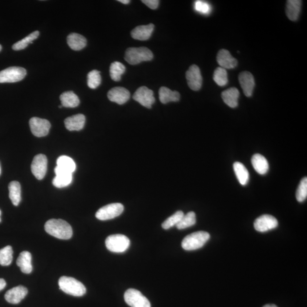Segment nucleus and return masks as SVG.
Here are the masks:
<instances>
[{"mask_svg": "<svg viewBox=\"0 0 307 307\" xmlns=\"http://www.w3.org/2000/svg\"><path fill=\"white\" fill-rule=\"evenodd\" d=\"M302 1L300 0H289L287 1L286 15L292 21H297L301 11Z\"/></svg>", "mask_w": 307, "mask_h": 307, "instance_id": "nucleus-21", "label": "nucleus"}, {"mask_svg": "<svg viewBox=\"0 0 307 307\" xmlns=\"http://www.w3.org/2000/svg\"><path fill=\"white\" fill-rule=\"evenodd\" d=\"M6 285V283L4 279L0 278V291L4 289Z\"/></svg>", "mask_w": 307, "mask_h": 307, "instance_id": "nucleus-41", "label": "nucleus"}, {"mask_svg": "<svg viewBox=\"0 0 307 307\" xmlns=\"http://www.w3.org/2000/svg\"><path fill=\"white\" fill-rule=\"evenodd\" d=\"M124 210L121 203H112L99 209L96 213V218L102 221L111 220L122 214Z\"/></svg>", "mask_w": 307, "mask_h": 307, "instance_id": "nucleus-6", "label": "nucleus"}, {"mask_svg": "<svg viewBox=\"0 0 307 307\" xmlns=\"http://www.w3.org/2000/svg\"><path fill=\"white\" fill-rule=\"evenodd\" d=\"M30 128L33 135L37 137H42L49 134L51 123L48 120L33 118L29 121Z\"/></svg>", "mask_w": 307, "mask_h": 307, "instance_id": "nucleus-9", "label": "nucleus"}, {"mask_svg": "<svg viewBox=\"0 0 307 307\" xmlns=\"http://www.w3.org/2000/svg\"><path fill=\"white\" fill-rule=\"evenodd\" d=\"M39 35L38 31H35L31 33L26 37L22 39L21 41L15 43L12 46V49L16 51H19L27 48L30 43H33V41L37 38Z\"/></svg>", "mask_w": 307, "mask_h": 307, "instance_id": "nucleus-32", "label": "nucleus"}, {"mask_svg": "<svg viewBox=\"0 0 307 307\" xmlns=\"http://www.w3.org/2000/svg\"><path fill=\"white\" fill-rule=\"evenodd\" d=\"M217 61L220 68L226 69H232L238 66V61L233 58L228 50L222 49L220 50L217 55Z\"/></svg>", "mask_w": 307, "mask_h": 307, "instance_id": "nucleus-18", "label": "nucleus"}, {"mask_svg": "<svg viewBox=\"0 0 307 307\" xmlns=\"http://www.w3.org/2000/svg\"><path fill=\"white\" fill-rule=\"evenodd\" d=\"M186 79L189 87L193 91H199L201 88L203 78L199 67L192 65L186 72Z\"/></svg>", "mask_w": 307, "mask_h": 307, "instance_id": "nucleus-13", "label": "nucleus"}, {"mask_svg": "<svg viewBox=\"0 0 307 307\" xmlns=\"http://www.w3.org/2000/svg\"><path fill=\"white\" fill-rule=\"evenodd\" d=\"M28 293V290L23 286H18L9 290L5 295V299L8 303L17 305L24 299Z\"/></svg>", "mask_w": 307, "mask_h": 307, "instance_id": "nucleus-15", "label": "nucleus"}, {"mask_svg": "<svg viewBox=\"0 0 307 307\" xmlns=\"http://www.w3.org/2000/svg\"><path fill=\"white\" fill-rule=\"evenodd\" d=\"M9 198L13 205L18 206L21 200V185L17 181H13L9 185Z\"/></svg>", "mask_w": 307, "mask_h": 307, "instance_id": "nucleus-29", "label": "nucleus"}, {"mask_svg": "<svg viewBox=\"0 0 307 307\" xmlns=\"http://www.w3.org/2000/svg\"><path fill=\"white\" fill-rule=\"evenodd\" d=\"M278 225V220L274 217L269 215L259 217L254 223V227L256 231L262 233L275 229Z\"/></svg>", "mask_w": 307, "mask_h": 307, "instance_id": "nucleus-12", "label": "nucleus"}, {"mask_svg": "<svg viewBox=\"0 0 307 307\" xmlns=\"http://www.w3.org/2000/svg\"><path fill=\"white\" fill-rule=\"evenodd\" d=\"M118 1L122 3L123 4H128L131 2L129 0H119Z\"/></svg>", "mask_w": 307, "mask_h": 307, "instance_id": "nucleus-42", "label": "nucleus"}, {"mask_svg": "<svg viewBox=\"0 0 307 307\" xmlns=\"http://www.w3.org/2000/svg\"><path fill=\"white\" fill-rule=\"evenodd\" d=\"M252 163L254 169L259 174L265 175L268 172L269 165L264 156L259 154L254 155L252 158Z\"/></svg>", "mask_w": 307, "mask_h": 307, "instance_id": "nucleus-24", "label": "nucleus"}, {"mask_svg": "<svg viewBox=\"0 0 307 307\" xmlns=\"http://www.w3.org/2000/svg\"><path fill=\"white\" fill-rule=\"evenodd\" d=\"M26 75V70L20 67H11L0 71V83L21 81Z\"/></svg>", "mask_w": 307, "mask_h": 307, "instance_id": "nucleus-7", "label": "nucleus"}, {"mask_svg": "<svg viewBox=\"0 0 307 307\" xmlns=\"http://www.w3.org/2000/svg\"><path fill=\"white\" fill-rule=\"evenodd\" d=\"M85 117L82 114L73 115L65 120V124L69 131H80L84 128Z\"/></svg>", "mask_w": 307, "mask_h": 307, "instance_id": "nucleus-19", "label": "nucleus"}, {"mask_svg": "<svg viewBox=\"0 0 307 307\" xmlns=\"http://www.w3.org/2000/svg\"><path fill=\"white\" fill-rule=\"evenodd\" d=\"M32 172L36 179L42 180L45 178L48 170V159L43 154L36 155L31 166Z\"/></svg>", "mask_w": 307, "mask_h": 307, "instance_id": "nucleus-10", "label": "nucleus"}, {"mask_svg": "<svg viewBox=\"0 0 307 307\" xmlns=\"http://www.w3.org/2000/svg\"><path fill=\"white\" fill-rule=\"evenodd\" d=\"M145 5L152 9H156L158 8L159 1L158 0H143L142 1Z\"/></svg>", "mask_w": 307, "mask_h": 307, "instance_id": "nucleus-40", "label": "nucleus"}, {"mask_svg": "<svg viewBox=\"0 0 307 307\" xmlns=\"http://www.w3.org/2000/svg\"><path fill=\"white\" fill-rule=\"evenodd\" d=\"M106 248L113 253H123L131 245L130 239L122 235H114L108 237L105 240Z\"/></svg>", "mask_w": 307, "mask_h": 307, "instance_id": "nucleus-5", "label": "nucleus"}, {"mask_svg": "<svg viewBox=\"0 0 307 307\" xmlns=\"http://www.w3.org/2000/svg\"><path fill=\"white\" fill-rule=\"evenodd\" d=\"M126 71V68L122 63L115 62L110 67V75L113 81L119 82L121 80V76Z\"/></svg>", "mask_w": 307, "mask_h": 307, "instance_id": "nucleus-31", "label": "nucleus"}, {"mask_svg": "<svg viewBox=\"0 0 307 307\" xmlns=\"http://www.w3.org/2000/svg\"><path fill=\"white\" fill-rule=\"evenodd\" d=\"M196 222V219L195 212H189L188 214L183 216L181 221L179 222L176 226L179 230L185 229L194 225Z\"/></svg>", "mask_w": 307, "mask_h": 307, "instance_id": "nucleus-33", "label": "nucleus"}, {"mask_svg": "<svg viewBox=\"0 0 307 307\" xmlns=\"http://www.w3.org/2000/svg\"><path fill=\"white\" fill-rule=\"evenodd\" d=\"M263 307H278L275 305H266Z\"/></svg>", "mask_w": 307, "mask_h": 307, "instance_id": "nucleus-43", "label": "nucleus"}, {"mask_svg": "<svg viewBox=\"0 0 307 307\" xmlns=\"http://www.w3.org/2000/svg\"><path fill=\"white\" fill-rule=\"evenodd\" d=\"M1 166H0V175H1Z\"/></svg>", "mask_w": 307, "mask_h": 307, "instance_id": "nucleus-45", "label": "nucleus"}, {"mask_svg": "<svg viewBox=\"0 0 307 307\" xmlns=\"http://www.w3.org/2000/svg\"><path fill=\"white\" fill-rule=\"evenodd\" d=\"M56 165L60 169L71 173L75 171L76 168L74 161L66 155L59 156L56 161Z\"/></svg>", "mask_w": 307, "mask_h": 307, "instance_id": "nucleus-30", "label": "nucleus"}, {"mask_svg": "<svg viewBox=\"0 0 307 307\" xmlns=\"http://www.w3.org/2000/svg\"><path fill=\"white\" fill-rule=\"evenodd\" d=\"M60 100H61L62 105L66 108H75L80 104L78 96L72 91L63 93L60 96Z\"/></svg>", "mask_w": 307, "mask_h": 307, "instance_id": "nucleus-27", "label": "nucleus"}, {"mask_svg": "<svg viewBox=\"0 0 307 307\" xmlns=\"http://www.w3.org/2000/svg\"><path fill=\"white\" fill-rule=\"evenodd\" d=\"M32 255L27 251L22 252L17 260V265L21 269V272L25 273H30L33 271L32 264Z\"/></svg>", "mask_w": 307, "mask_h": 307, "instance_id": "nucleus-22", "label": "nucleus"}, {"mask_svg": "<svg viewBox=\"0 0 307 307\" xmlns=\"http://www.w3.org/2000/svg\"><path fill=\"white\" fill-rule=\"evenodd\" d=\"M45 229L48 234L61 239H69L73 235L71 225L61 219L49 220L45 223Z\"/></svg>", "mask_w": 307, "mask_h": 307, "instance_id": "nucleus-1", "label": "nucleus"}, {"mask_svg": "<svg viewBox=\"0 0 307 307\" xmlns=\"http://www.w3.org/2000/svg\"><path fill=\"white\" fill-rule=\"evenodd\" d=\"M130 97L131 94L128 89L119 86L112 88L108 93V98L110 101L119 105L125 104L128 101Z\"/></svg>", "mask_w": 307, "mask_h": 307, "instance_id": "nucleus-16", "label": "nucleus"}, {"mask_svg": "<svg viewBox=\"0 0 307 307\" xmlns=\"http://www.w3.org/2000/svg\"><path fill=\"white\" fill-rule=\"evenodd\" d=\"M125 302L132 307H151L149 300L136 289H129L124 294Z\"/></svg>", "mask_w": 307, "mask_h": 307, "instance_id": "nucleus-8", "label": "nucleus"}, {"mask_svg": "<svg viewBox=\"0 0 307 307\" xmlns=\"http://www.w3.org/2000/svg\"><path fill=\"white\" fill-rule=\"evenodd\" d=\"M210 235L208 232L199 231L187 236L183 239L182 246L183 249L191 251L202 248L208 242Z\"/></svg>", "mask_w": 307, "mask_h": 307, "instance_id": "nucleus-3", "label": "nucleus"}, {"mask_svg": "<svg viewBox=\"0 0 307 307\" xmlns=\"http://www.w3.org/2000/svg\"><path fill=\"white\" fill-rule=\"evenodd\" d=\"M62 107H63V106L62 105L59 106V108H62Z\"/></svg>", "mask_w": 307, "mask_h": 307, "instance_id": "nucleus-47", "label": "nucleus"}, {"mask_svg": "<svg viewBox=\"0 0 307 307\" xmlns=\"http://www.w3.org/2000/svg\"><path fill=\"white\" fill-rule=\"evenodd\" d=\"M58 285L60 290L70 295L82 296L86 293V288L82 283L72 277L62 276Z\"/></svg>", "mask_w": 307, "mask_h": 307, "instance_id": "nucleus-2", "label": "nucleus"}, {"mask_svg": "<svg viewBox=\"0 0 307 307\" xmlns=\"http://www.w3.org/2000/svg\"><path fill=\"white\" fill-rule=\"evenodd\" d=\"M67 40L69 48L75 51H79L84 49L86 45V40L85 36L77 33L69 34Z\"/></svg>", "mask_w": 307, "mask_h": 307, "instance_id": "nucleus-25", "label": "nucleus"}, {"mask_svg": "<svg viewBox=\"0 0 307 307\" xmlns=\"http://www.w3.org/2000/svg\"><path fill=\"white\" fill-rule=\"evenodd\" d=\"M239 79L245 95L248 98L251 97L255 86V79L252 73L243 71L240 73Z\"/></svg>", "mask_w": 307, "mask_h": 307, "instance_id": "nucleus-14", "label": "nucleus"}, {"mask_svg": "<svg viewBox=\"0 0 307 307\" xmlns=\"http://www.w3.org/2000/svg\"><path fill=\"white\" fill-rule=\"evenodd\" d=\"M307 178H304L300 182L298 189L296 193L297 200L300 203H302L307 199Z\"/></svg>", "mask_w": 307, "mask_h": 307, "instance_id": "nucleus-38", "label": "nucleus"}, {"mask_svg": "<svg viewBox=\"0 0 307 307\" xmlns=\"http://www.w3.org/2000/svg\"><path fill=\"white\" fill-rule=\"evenodd\" d=\"M213 80L216 84L220 86L226 85L228 82L226 70L220 67L217 68L213 73Z\"/></svg>", "mask_w": 307, "mask_h": 307, "instance_id": "nucleus-35", "label": "nucleus"}, {"mask_svg": "<svg viewBox=\"0 0 307 307\" xmlns=\"http://www.w3.org/2000/svg\"><path fill=\"white\" fill-rule=\"evenodd\" d=\"M102 78L98 70H92L87 76V84L90 88L96 89L101 84Z\"/></svg>", "mask_w": 307, "mask_h": 307, "instance_id": "nucleus-37", "label": "nucleus"}, {"mask_svg": "<svg viewBox=\"0 0 307 307\" xmlns=\"http://www.w3.org/2000/svg\"><path fill=\"white\" fill-rule=\"evenodd\" d=\"M54 171L55 177L53 179L52 184L56 188H61L68 187L72 181V173L64 171L56 166Z\"/></svg>", "mask_w": 307, "mask_h": 307, "instance_id": "nucleus-17", "label": "nucleus"}, {"mask_svg": "<svg viewBox=\"0 0 307 307\" xmlns=\"http://www.w3.org/2000/svg\"><path fill=\"white\" fill-rule=\"evenodd\" d=\"M159 96L160 101L163 104H167L171 102H178L181 97L178 92L171 91V89L165 86H162L160 88Z\"/></svg>", "mask_w": 307, "mask_h": 307, "instance_id": "nucleus-26", "label": "nucleus"}, {"mask_svg": "<svg viewBox=\"0 0 307 307\" xmlns=\"http://www.w3.org/2000/svg\"><path fill=\"white\" fill-rule=\"evenodd\" d=\"M222 99L229 107L235 108L238 106V100L239 97V90L236 88H230L222 93Z\"/></svg>", "mask_w": 307, "mask_h": 307, "instance_id": "nucleus-23", "label": "nucleus"}, {"mask_svg": "<svg viewBox=\"0 0 307 307\" xmlns=\"http://www.w3.org/2000/svg\"><path fill=\"white\" fill-rule=\"evenodd\" d=\"M153 58L151 50L145 47L131 48L127 49L125 60L130 65H136L142 62L150 61Z\"/></svg>", "mask_w": 307, "mask_h": 307, "instance_id": "nucleus-4", "label": "nucleus"}, {"mask_svg": "<svg viewBox=\"0 0 307 307\" xmlns=\"http://www.w3.org/2000/svg\"><path fill=\"white\" fill-rule=\"evenodd\" d=\"M133 99L147 108H151L155 101L153 91L146 86H141L136 90Z\"/></svg>", "mask_w": 307, "mask_h": 307, "instance_id": "nucleus-11", "label": "nucleus"}, {"mask_svg": "<svg viewBox=\"0 0 307 307\" xmlns=\"http://www.w3.org/2000/svg\"><path fill=\"white\" fill-rule=\"evenodd\" d=\"M195 11L204 15L209 14L211 7L208 3L203 1H196L195 2Z\"/></svg>", "mask_w": 307, "mask_h": 307, "instance_id": "nucleus-39", "label": "nucleus"}, {"mask_svg": "<svg viewBox=\"0 0 307 307\" xmlns=\"http://www.w3.org/2000/svg\"><path fill=\"white\" fill-rule=\"evenodd\" d=\"M154 29V25L152 23L147 25L139 26L133 30L131 35L132 38L135 39L146 41L151 36Z\"/></svg>", "mask_w": 307, "mask_h": 307, "instance_id": "nucleus-20", "label": "nucleus"}, {"mask_svg": "<svg viewBox=\"0 0 307 307\" xmlns=\"http://www.w3.org/2000/svg\"><path fill=\"white\" fill-rule=\"evenodd\" d=\"M13 251L11 246H7L0 250V265L9 266L13 261Z\"/></svg>", "mask_w": 307, "mask_h": 307, "instance_id": "nucleus-34", "label": "nucleus"}, {"mask_svg": "<svg viewBox=\"0 0 307 307\" xmlns=\"http://www.w3.org/2000/svg\"><path fill=\"white\" fill-rule=\"evenodd\" d=\"M1 50H2V46L1 45H0V51H1Z\"/></svg>", "mask_w": 307, "mask_h": 307, "instance_id": "nucleus-46", "label": "nucleus"}, {"mask_svg": "<svg viewBox=\"0 0 307 307\" xmlns=\"http://www.w3.org/2000/svg\"><path fill=\"white\" fill-rule=\"evenodd\" d=\"M1 210H0V222H1Z\"/></svg>", "mask_w": 307, "mask_h": 307, "instance_id": "nucleus-44", "label": "nucleus"}, {"mask_svg": "<svg viewBox=\"0 0 307 307\" xmlns=\"http://www.w3.org/2000/svg\"><path fill=\"white\" fill-rule=\"evenodd\" d=\"M184 215V213L182 211H177L174 214L170 216V218L162 223V228L164 229H169L172 228L173 226H176L181 221Z\"/></svg>", "mask_w": 307, "mask_h": 307, "instance_id": "nucleus-36", "label": "nucleus"}, {"mask_svg": "<svg viewBox=\"0 0 307 307\" xmlns=\"http://www.w3.org/2000/svg\"><path fill=\"white\" fill-rule=\"evenodd\" d=\"M233 169L240 184L242 186L248 184L249 181V173L246 167L242 163L236 162L233 165Z\"/></svg>", "mask_w": 307, "mask_h": 307, "instance_id": "nucleus-28", "label": "nucleus"}]
</instances>
